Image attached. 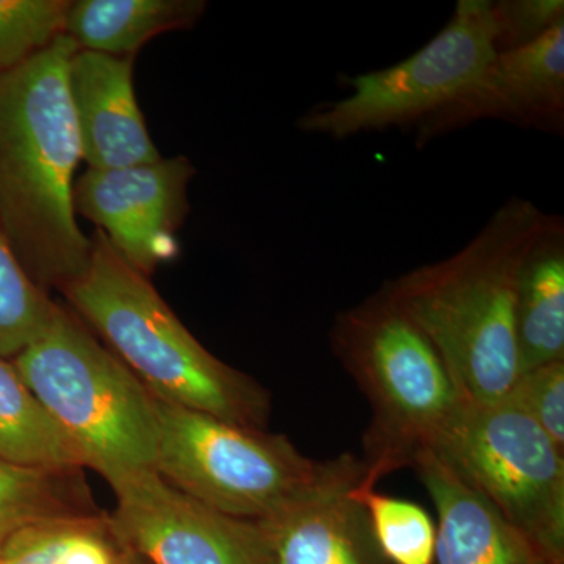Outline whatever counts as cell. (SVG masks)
Segmentation results:
<instances>
[{"mask_svg":"<svg viewBox=\"0 0 564 564\" xmlns=\"http://www.w3.org/2000/svg\"><path fill=\"white\" fill-rule=\"evenodd\" d=\"M77 51L61 35L0 74V231L46 293L79 278L93 254V239L80 231L74 209L82 150L68 65Z\"/></svg>","mask_w":564,"mask_h":564,"instance_id":"cell-1","label":"cell"},{"mask_svg":"<svg viewBox=\"0 0 564 564\" xmlns=\"http://www.w3.org/2000/svg\"><path fill=\"white\" fill-rule=\"evenodd\" d=\"M545 215L513 196L451 258L381 285L432 344L463 403L500 402L521 373L516 293L522 261Z\"/></svg>","mask_w":564,"mask_h":564,"instance_id":"cell-2","label":"cell"},{"mask_svg":"<svg viewBox=\"0 0 564 564\" xmlns=\"http://www.w3.org/2000/svg\"><path fill=\"white\" fill-rule=\"evenodd\" d=\"M74 313L163 402L265 430L270 395L223 362L180 321L151 278L121 258L101 231L85 272L62 291Z\"/></svg>","mask_w":564,"mask_h":564,"instance_id":"cell-3","label":"cell"},{"mask_svg":"<svg viewBox=\"0 0 564 564\" xmlns=\"http://www.w3.org/2000/svg\"><path fill=\"white\" fill-rule=\"evenodd\" d=\"M11 361L85 467L107 484L121 475L155 470L154 395L76 314L57 304L46 329Z\"/></svg>","mask_w":564,"mask_h":564,"instance_id":"cell-4","label":"cell"},{"mask_svg":"<svg viewBox=\"0 0 564 564\" xmlns=\"http://www.w3.org/2000/svg\"><path fill=\"white\" fill-rule=\"evenodd\" d=\"M329 340L372 408L361 484L377 488L413 466L463 402L432 344L381 291L337 314Z\"/></svg>","mask_w":564,"mask_h":564,"instance_id":"cell-5","label":"cell"},{"mask_svg":"<svg viewBox=\"0 0 564 564\" xmlns=\"http://www.w3.org/2000/svg\"><path fill=\"white\" fill-rule=\"evenodd\" d=\"M155 399L159 455L166 484L214 510L265 521L314 484L323 462L284 436L248 429Z\"/></svg>","mask_w":564,"mask_h":564,"instance_id":"cell-6","label":"cell"},{"mask_svg":"<svg viewBox=\"0 0 564 564\" xmlns=\"http://www.w3.org/2000/svg\"><path fill=\"white\" fill-rule=\"evenodd\" d=\"M429 451L564 564V451L524 411L462 403Z\"/></svg>","mask_w":564,"mask_h":564,"instance_id":"cell-7","label":"cell"},{"mask_svg":"<svg viewBox=\"0 0 564 564\" xmlns=\"http://www.w3.org/2000/svg\"><path fill=\"white\" fill-rule=\"evenodd\" d=\"M496 55L491 0H459L451 21L410 57L347 77L350 95L303 115L299 129L334 140L414 128L454 101Z\"/></svg>","mask_w":564,"mask_h":564,"instance_id":"cell-8","label":"cell"},{"mask_svg":"<svg viewBox=\"0 0 564 564\" xmlns=\"http://www.w3.org/2000/svg\"><path fill=\"white\" fill-rule=\"evenodd\" d=\"M110 514L131 551L150 564H278L263 527L207 507L155 470L109 481Z\"/></svg>","mask_w":564,"mask_h":564,"instance_id":"cell-9","label":"cell"},{"mask_svg":"<svg viewBox=\"0 0 564 564\" xmlns=\"http://www.w3.org/2000/svg\"><path fill=\"white\" fill-rule=\"evenodd\" d=\"M196 170L184 155L118 170H90L74 182L76 214L98 226L133 269L152 276L180 258L177 231L191 212Z\"/></svg>","mask_w":564,"mask_h":564,"instance_id":"cell-10","label":"cell"},{"mask_svg":"<svg viewBox=\"0 0 564 564\" xmlns=\"http://www.w3.org/2000/svg\"><path fill=\"white\" fill-rule=\"evenodd\" d=\"M511 122L534 131H564V24L521 50L494 55L454 101L415 126V144L478 121Z\"/></svg>","mask_w":564,"mask_h":564,"instance_id":"cell-11","label":"cell"},{"mask_svg":"<svg viewBox=\"0 0 564 564\" xmlns=\"http://www.w3.org/2000/svg\"><path fill=\"white\" fill-rule=\"evenodd\" d=\"M364 473L362 459L350 454L323 462L310 488L259 521L278 564H388L362 505L351 494Z\"/></svg>","mask_w":564,"mask_h":564,"instance_id":"cell-12","label":"cell"},{"mask_svg":"<svg viewBox=\"0 0 564 564\" xmlns=\"http://www.w3.org/2000/svg\"><path fill=\"white\" fill-rule=\"evenodd\" d=\"M135 57L77 51L68 88L82 159L90 170H118L162 159L133 90Z\"/></svg>","mask_w":564,"mask_h":564,"instance_id":"cell-13","label":"cell"},{"mask_svg":"<svg viewBox=\"0 0 564 564\" xmlns=\"http://www.w3.org/2000/svg\"><path fill=\"white\" fill-rule=\"evenodd\" d=\"M411 467L436 508L433 564H560L429 448Z\"/></svg>","mask_w":564,"mask_h":564,"instance_id":"cell-14","label":"cell"},{"mask_svg":"<svg viewBox=\"0 0 564 564\" xmlns=\"http://www.w3.org/2000/svg\"><path fill=\"white\" fill-rule=\"evenodd\" d=\"M516 345L521 373L564 361V221L558 215H545L522 261Z\"/></svg>","mask_w":564,"mask_h":564,"instance_id":"cell-15","label":"cell"},{"mask_svg":"<svg viewBox=\"0 0 564 564\" xmlns=\"http://www.w3.org/2000/svg\"><path fill=\"white\" fill-rule=\"evenodd\" d=\"M206 9L204 0H76L65 35L82 51L135 57L155 36L192 29Z\"/></svg>","mask_w":564,"mask_h":564,"instance_id":"cell-16","label":"cell"},{"mask_svg":"<svg viewBox=\"0 0 564 564\" xmlns=\"http://www.w3.org/2000/svg\"><path fill=\"white\" fill-rule=\"evenodd\" d=\"M0 459L44 470H82L84 459L58 423L0 356Z\"/></svg>","mask_w":564,"mask_h":564,"instance_id":"cell-17","label":"cell"},{"mask_svg":"<svg viewBox=\"0 0 564 564\" xmlns=\"http://www.w3.org/2000/svg\"><path fill=\"white\" fill-rule=\"evenodd\" d=\"M132 555L99 511L25 527L3 545L0 564H129Z\"/></svg>","mask_w":564,"mask_h":564,"instance_id":"cell-18","label":"cell"},{"mask_svg":"<svg viewBox=\"0 0 564 564\" xmlns=\"http://www.w3.org/2000/svg\"><path fill=\"white\" fill-rule=\"evenodd\" d=\"M95 513L82 470L32 469L0 459V551L25 527Z\"/></svg>","mask_w":564,"mask_h":564,"instance_id":"cell-19","label":"cell"},{"mask_svg":"<svg viewBox=\"0 0 564 564\" xmlns=\"http://www.w3.org/2000/svg\"><path fill=\"white\" fill-rule=\"evenodd\" d=\"M361 481L351 494L366 511L375 543L386 563L433 564L436 524L430 514L410 500L378 492Z\"/></svg>","mask_w":564,"mask_h":564,"instance_id":"cell-20","label":"cell"},{"mask_svg":"<svg viewBox=\"0 0 564 564\" xmlns=\"http://www.w3.org/2000/svg\"><path fill=\"white\" fill-rule=\"evenodd\" d=\"M55 307L0 231V356L13 359L29 347L50 325Z\"/></svg>","mask_w":564,"mask_h":564,"instance_id":"cell-21","label":"cell"},{"mask_svg":"<svg viewBox=\"0 0 564 564\" xmlns=\"http://www.w3.org/2000/svg\"><path fill=\"white\" fill-rule=\"evenodd\" d=\"M69 6V0H0V74L65 35Z\"/></svg>","mask_w":564,"mask_h":564,"instance_id":"cell-22","label":"cell"},{"mask_svg":"<svg viewBox=\"0 0 564 564\" xmlns=\"http://www.w3.org/2000/svg\"><path fill=\"white\" fill-rule=\"evenodd\" d=\"M505 399L524 411L564 451V361L519 375Z\"/></svg>","mask_w":564,"mask_h":564,"instance_id":"cell-23","label":"cell"},{"mask_svg":"<svg viewBox=\"0 0 564 564\" xmlns=\"http://www.w3.org/2000/svg\"><path fill=\"white\" fill-rule=\"evenodd\" d=\"M496 54L521 50L564 24L563 0H491Z\"/></svg>","mask_w":564,"mask_h":564,"instance_id":"cell-24","label":"cell"},{"mask_svg":"<svg viewBox=\"0 0 564 564\" xmlns=\"http://www.w3.org/2000/svg\"><path fill=\"white\" fill-rule=\"evenodd\" d=\"M129 564H150V563H148L147 560L141 558L140 555H137L135 552H133L131 562H129Z\"/></svg>","mask_w":564,"mask_h":564,"instance_id":"cell-25","label":"cell"}]
</instances>
